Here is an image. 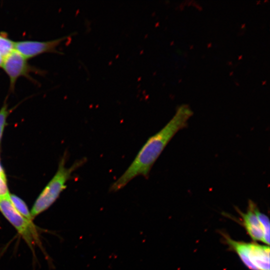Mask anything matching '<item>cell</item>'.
I'll return each mask as SVG.
<instances>
[{
  "mask_svg": "<svg viewBox=\"0 0 270 270\" xmlns=\"http://www.w3.org/2000/svg\"><path fill=\"white\" fill-rule=\"evenodd\" d=\"M193 112L187 105L180 106L172 118L159 132L150 137L124 173L110 186V191L116 192L137 176L147 178L152 168L174 136L187 126Z\"/></svg>",
  "mask_w": 270,
  "mask_h": 270,
  "instance_id": "obj_1",
  "label": "cell"
},
{
  "mask_svg": "<svg viewBox=\"0 0 270 270\" xmlns=\"http://www.w3.org/2000/svg\"><path fill=\"white\" fill-rule=\"evenodd\" d=\"M65 158H62L57 172L36 200L30 212L33 218L47 210L58 198L66 188V182L72 172L82 166L86 162L85 158L76 161L70 168L65 166Z\"/></svg>",
  "mask_w": 270,
  "mask_h": 270,
  "instance_id": "obj_2",
  "label": "cell"
},
{
  "mask_svg": "<svg viewBox=\"0 0 270 270\" xmlns=\"http://www.w3.org/2000/svg\"><path fill=\"white\" fill-rule=\"evenodd\" d=\"M224 240L250 270H270V248L254 242L236 241L223 234Z\"/></svg>",
  "mask_w": 270,
  "mask_h": 270,
  "instance_id": "obj_3",
  "label": "cell"
},
{
  "mask_svg": "<svg viewBox=\"0 0 270 270\" xmlns=\"http://www.w3.org/2000/svg\"><path fill=\"white\" fill-rule=\"evenodd\" d=\"M0 211L30 246H32L38 241V236L34 224L15 209L9 198L0 199Z\"/></svg>",
  "mask_w": 270,
  "mask_h": 270,
  "instance_id": "obj_4",
  "label": "cell"
},
{
  "mask_svg": "<svg viewBox=\"0 0 270 270\" xmlns=\"http://www.w3.org/2000/svg\"><path fill=\"white\" fill-rule=\"evenodd\" d=\"M2 67L9 76L11 88L20 76L27 75L30 71L26 58L16 50L4 58Z\"/></svg>",
  "mask_w": 270,
  "mask_h": 270,
  "instance_id": "obj_5",
  "label": "cell"
},
{
  "mask_svg": "<svg viewBox=\"0 0 270 270\" xmlns=\"http://www.w3.org/2000/svg\"><path fill=\"white\" fill-rule=\"evenodd\" d=\"M66 38L64 37L47 42L26 40L15 42L14 50L27 59L43 52L54 51Z\"/></svg>",
  "mask_w": 270,
  "mask_h": 270,
  "instance_id": "obj_6",
  "label": "cell"
},
{
  "mask_svg": "<svg viewBox=\"0 0 270 270\" xmlns=\"http://www.w3.org/2000/svg\"><path fill=\"white\" fill-rule=\"evenodd\" d=\"M238 212L242 218V226L250 236L254 240L264 242V234L262 228L252 209L251 200L248 202V207L246 213L242 212L238 209Z\"/></svg>",
  "mask_w": 270,
  "mask_h": 270,
  "instance_id": "obj_7",
  "label": "cell"
},
{
  "mask_svg": "<svg viewBox=\"0 0 270 270\" xmlns=\"http://www.w3.org/2000/svg\"><path fill=\"white\" fill-rule=\"evenodd\" d=\"M252 209L260 222L264 231V243L270 244V221L268 217L261 212L256 204L251 200Z\"/></svg>",
  "mask_w": 270,
  "mask_h": 270,
  "instance_id": "obj_8",
  "label": "cell"
},
{
  "mask_svg": "<svg viewBox=\"0 0 270 270\" xmlns=\"http://www.w3.org/2000/svg\"><path fill=\"white\" fill-rule=\"evenodd\" d=\"M9 199L15 209L24 218L32 222L33 218L26 204L14 194H10Z\"/></svg>",
  "mask_w": 270,
  "mask_h": 270,
  "instance_id": "obj_9",
  "label": "cell"
},
{
  "mask_svg": "<svg viewBox=\"0 0 270 270\" xmlns=\"http://www.w3.org/2000/svg\"><path fill=\"white\" fill-rule=\"evenodd\" d=\"M15 42L0 34V54L4 58L14 50Z\"/></svg>",
  "mask_w": 270,
  "mask_h": 270,
  "instance_id": "obj_10",
  "label": "cell"
},
{
  "mask_svg": "<svg viewBox=\"0 0 270 270\" xmlns=\"http://www.w3.org/2000/svg\"><path fill=\"white\" fill-rule=\"evenodd\" d=\"M8 112L7 106L4 105L0 110V142L2 135L4 129L6 124V119Z\"/></svg>",
  "mask_w": 270,
  "mask_h": 270,
  "instance_id": "obj_11",
  "label": "cell"
},
{
  "mask_svg": "<svg viewBox=\"0 0 270 270\" xmlns=\"http://www.w3.org/2000/svg\"><path fill=\"white\" fill-rule=\"evenodd\" d=\"M10 194L6 182V178L0 175V199L8 198Z\"/></svg>",
  "mask_w": 270,
  "mask_h": 270,
  "instance_id": "obj_12",
  "label": "cell"
},
{
  "mask_svg": "<svg viewBox=\"0 0 270 270\" xmlns=\"http://www.w3.org/2000/svg\"><path fill=\"white\" fill-rule=\"evenodd\" d=\"M0 175L2 176L3 177L6 178L4 172L2 168L1 167L0 165Z\"/></svg>",
  "mask_w": 270,
  "mask_h": 270,
  "instance_id": "obj_13",
  "label": "cell"
},
{
  "mask_svg": "<svg viewBox=\"0 0 270 270\" xmlns=\"http://www.w3.org/2000/svg\"><path fill=\"white\" fill-rule=\"evenodd\" d=\"M4 58L0 54V66H2V63H3V62H4Z\"/></svg>",
  "mask_w": 270,
  "mask_h": 270,
  "instance_id": "obj_14",
  "label": "cell"
}]
</instances>
